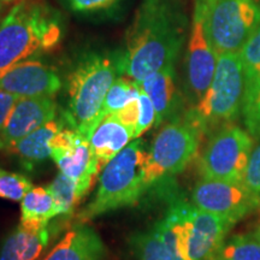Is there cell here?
I'll return each instance as SVG.
<instances>
[{
  "instance_id": "obj_32",
  "label": "cell",
  "mask_w": 260,
  "mask_h": 260,
  "mask_svg": "<svg viewBox=\"0 0 260 260\" xmlns=\"http://www.w3.org/2000/svg\"><path fill=\"white\" fill-rule=\"evenodd\" d=\"M17 99L18 96L0 89V134H2L3 129H4L6 122H8L10 113L14 109Z\"/></svg>"
},
{
  "instance_id": "obj_18",
  "label": "cell",
  "mask_w": 260,
  "mask_h": 260,
  "mask_svg": "<svg viewBox=\"0 0 260 260\" xmlns=\"http://www.w3.org/2000/svg\"><path fill=\"white\" fill-rule=\"evenodd\" d=\"M128 242L138 260H183L176 234L165 218L147 230L132 234Z\"/></svg>"
},
{
  "instance_id": "obj_34",
  "label": "cell",
  "mask_w": 260,
  "mask_h": 260,
  "mask_svg": "<svg viewBox=\"0 0 260 260\" xmlns=\"http://www.w3.org/2000/svg\"><path fill=\"white\" fill-rule=\"evenodd\" d=\"M0 2H2V3H11V2H14V0H0Z\"/></svg>"
},
{
  "instance_id": "obj_7",
  "label": "cell",
  "mask_w": 260,
  "mask_h": 260,
  "mask_svg": "<svg viewBox=\"0 0 260 260\" xmlns=\"http://www.w3.org/2000/svg\"><path fill=\"white\" fill-rule=\"evenodd\" d=\"M260 23V0H205V31L217 57L239 53Z\"/></svg>"
},
{
  "instance_id": "obj_33",
  "label": "cell",
  "mask_w": 260,
  "mask_h": 260,
  "mask_svg": "<svg viewBox=\"0 0 260 260\" xmlns=\"http://www.w3.org/2000/svg\"><path fill=\"white\" fill-rule=\"evenodd\" d=\"M252 234H253V235H254V236L256 237V239H258L259 241H260V225H259L258 228H256V229H255L254 232H253Z\"/></svg>"
},
{
  "instance_id": "obj_19",
  "label": "cell",
  "mask_w": 260,
  "mask_h": 260,
  "mask_svg": "<svg viewBox=\"0 0 260 260\" xmlns=\"http://www.w3.org/2000/svg\"><path fill=\"white\" fill-rule=\"evenodd\" d=\"M67 125L69 124H68L63 112H60L59 117H56L52 121L47 122L46 124L31 132L30 134L16 141L14 145L6 149V152L16 155L24 169L31 170L35 165L51 158V149L48 142L60 129Z\"/></svg>"
},
{
  "instance_id": "obj_23",
  "label": "cell",
  "mask_w": 260,
  "mask_h": 260,
  "mask_svg": "<svg viewBox=\"0 0 260 260\" xmlns=\"http://www.w3.org/2000/svg\"><path fill=\"white\" fill-rule=\"evenodd\" d=\"M47 188L56 200L59 216H73L75 209L83 198L76 182L65 176L63 172H59Z\"/></svg>"
},
{
  "instance_id": "obj_12",
  "label": "cell",
  "mask_w": 260,
  "mask_h": 260,
  "mask_svg": "<svg viewBox=\"0 0 260 260\" xmlns=\"http://www.w3.org/2000/svg\"><path fill=\"white\" fill-rule=\"evenodd\" d=\"M60 88L56 69L38 59L18 61L0 74V89L18 98H53Z\"/></svg>"
},
{
  "instance_id": "obj_25",
  "label": "cell",
  "mask_w": 260,
  "mask_h": 260,
  "mask_svg": "<svg viewBox=\"0 0 260 260\" xmlns=\"http://www.w3.org/2000/svg\"><path fill=\"white\" fill-rule=\"evenodd\" d=\"M140 87L136 81L130 77H117V80L110 87L109 92L106 94L105 102L103 105L104 117L117 111L124 107L129 102L139 96Z\"/></svg>"
},
{
  "instance_id": "obj_6",
  "label": "cell",
  "mask_w": 260,
  "mask_h": 260,
  "mask_svg": "<svg viewBox=\"0 0 260 260\" xmlns=\"http://www.w3.org/2000/svg\"><path fill=\"white\" fill-rule=\"evenodd\" d=\"M164 218L176 234L183 260H213L236 223L178 199Z\"/></svg>"
},
{
  "instance_id": "obj_20",
  "label": "cell",
  "mask_w": 260,
  "mask_h": 260,
  "mask_svg": "<svg viewBox=\"0 0 260 260\" xmlns=\"http://www.w3.org/2000/svg\"><path fill=\"white\" fill-rule=\"evenodd\" d=\"M134 139V130L123 124L115 115H107L89 135V144L102 167L112 160Z\"/></svg>"
},
{
  "instance_id": "obj_35",
  "label": "cell",
  "mask_w": 260,
  "mask_h": 260,
  "mask_svg": "<svg viewBox=\"0 0 260 260\" xmlns=\"http://www.w3.org/2000/svg\"><path fill=\"white\" fill-rule=\"evenodd\" d=\"M0 3H2V2H0Z\"/></svg>"
},
{
  "instance_id": "obj_29",
  "label": "cell",
  "mask_w": 260,
  "mask_h": 260,
  "mask_svg": "<svg viewBox=\"0 0 260 260\" xmlns=\"http://www.w3.org/2000/svg\"><path fill=\"white\" fill-rule=\"evenodd\" d=\"M243 184L254 193L260 194V138L249 154Z\"/></svg>"
},
{
  "instance_id": "obj_11",
  "label": "cell",
  "mask_w": 260,
  "mask_h": 260,
  "mask_svg": "<svg viewBox=\"0 0 260 260\" xmlns=\"http://www.w3.org/2000/svg\"><path fill=\"white\" fill-rule=\"evenodd\" d=\"M191 203L198 209L237 222L260 206V194L242 182L201 178L191 190Z\"/></svg>"
},
{
  "instance_id": "obj_1",
  "label": "cell",
  "mask_w": 260,
  "mask_h": 260,
  "mask_svg": "<svg viewBox=\"0 0 260 260\" xmlns=\"http://www.w3.org/2000/svg\"><path fill=\"white\" fill-rule=\"evenodd\" d=\"M183 0H142L119 54L122 74L141 82L151 74L175 67L187 37Z\"/></svg>"
},
{
  "instance_id": "obj_2",
  "label": "cell",
  "mask_w": 260,
  "mask_h": 260,
  "mask_svg": "<svg viewBox=\"0 0 260 260\" xmlns=\"http://www.w3.org/2000/svg\"><path fill=\"white\" fill-rule=\"evenodd\" d=\"M119 69V56L88 52L75 64L68 77V109L63 112L68 124L89 138L102 119L103 105Z\"/></svg>"
},
{
  "instance_id": "obj_10",
  "label": "cell",
  "mask_w": 260,
  "mask_h": 260,
  "mask_svg": "<svg viewBox=\"0 0 260 260\" xmlns=\"http://www.w3.org/2000/svg\"><path fill=\"white\" fill-rule=\"evenodd\" d=\"M216 68L217 54L205 31V0H195L184 59V90L190 107L197 105L210 88Z\"/></svg>"
},
{
  "instance_id": "obj_3",
  "label": "cell",
  "mask_w": 260,
  "mask_h": 260,
  "mask_svg": "<svg viewBox=\"0 0 260 260\" xmlns=\"http://www.w3.org/2000/svg\"><path fill=\"white\" fill-rule=\"evenodd\" d=\"M148 152L142 140H135L104 167L93 200L76 216L84 224L107 212L138 204L148 190L145 168Z\"/></svg>"
},
{
  "instance_id": "obj_9",
  "label": "cell",
  "mask_w": 260,
  "mask_h": 260,
  "mask_svg": "<svg viewBox=\"0 0 260 260\" xmlns=\"http://www.w3.org/2000/svg\"><path fill=\"white\" fill-rule=\"evenodd\" d=\"M253 148L252 135L235 124L210 135L201 152L199 170L203 178L242 182Z\"/></svg>"
},
{
  "instance_id": "obj_26",
  "label": "cell",
  "mask_w": 260,
  "mask_h": 260,
  "mask_svg": "<svg viewBox=\"0 0 260 260\" xmlns=\"http://www.w3.org/2000/svg\"><path fill=\"white\" fill-rule=\"evenodd\" d=\"M31 187L27 176L0 168V199L21 201Z\"/></svg>"
},
{
  "instance_id": "obj_8",
  "label": "cell",
  "mask_w": 260,
  "mask_h": 260,
  "mask_svg": "<svg viewBox=\"0 0 260 260\" xmlns=\"http://www.w3.org/2000/svg\"><path fill=\"white\" fill-rule=\"evenodd\" d=\"M201 135L186 116L168 122L148 151L145 180L148 189L158 182L183 171L198 153Z\"/></svg>"
},
{
  "instance_id": "obj_17",
  "label": "cell",
  "mask_w": 260,
  "mask_h": 260,
  "mask_svg": "<svg viewBox=\"0 0 260 260\" xmlns=\"http://www.w3.org/2000/svg\"><path fill=\"white\" fill-rule=\"evenodd\" d=\"M107 248L95 229L76 223L42 260H105Z\"/></svg>"
},
{
  "instance_id": "obj_21",
  "label": "cell",
  "mask_w": 260,
  "mask_h": 260,
  "mask_svg": "<svg viewBox=\"0 0 260 260\" xmlns=\"http://www.w3.org/2000/svg\"><path fill=\"white\" fill-rule=\"evenodd\" d=\"M59 216L56 200L48 188H30L21 200V220L50 222Z\"/></svg>"
},
{
  "instance_id": "obj_24",
  "label": "cell",
  "mask_w": 260,
  "mask_h": 260,
  "mask_svg": "<svg viewBox=\"0 0 260 260\" xmlns=\"http://www.w3.org/2000/svg\"><path fill=\"white\" fill-rule=\"evenodd\" d=\"M213 260H260V241L253 234L233 236L224 241Z\"/></svg>"
},
{
  "instance_id": "obj_4",
  "label": "cell",
  "mask_w": 260,
  "mask_h": 260,
  "mask_svg": "<svg viewBox=\"0 0 260 260\" xmlns=\"http://www.w3.org/2000/svg\"><path fill=\"white\" fill-rule=\"evenodd\" d=\"M59 18L47 6L21 2L0 22V74L59 42Z\"/></svg>"
},
{
  "instance_id": "obj_13",
  "label": "cell",
  "mask_w": 260,
  "mask_h": 260,
  "mask_svg": "<svg viewBox=\"0 0 260 260\" xmlns=\"http://www.w3.org/2000/svg\"><path fill=\"white\" fill-rule=\"evenodd\" d=\"M57 111L53 98H18L0 134V151L56 118Z\"/></svg>"
},
{
  "instance_id": "obj_15",
  "label": "cell",
  "mask_w": 260,
  "mask_h": 260,
  "mask_svg": "<svg viewBox=\"0 0 260 260\" xmlns=\"http://www.w3.org/2000/svg\"><path fill=\"white\" fill-rule=\"evenodd\" d=\"M54 226L42 220H21L0 242V260H39L50 245Z\"/></svg>"
},
{
  "instance_id": "obj_28",
  "label": "cell",
  "mask_w": 260,
  "mask_h": 260,
  "mask_svg": "<svg viewBox=\"0 0 260 260\" xmlns=\"http://www.w3.org/2000/svg\"><path fill=\"white\" fill-rule=\"evenodd\" d=\"M154 123H155V110H154L153 103L151 102V99H149V96L146 94L145 90L140 88L139 121L135 129L134 139H138L141 135H144L152 125H154Z\"/></svg>"
},
{
  "instance_id": "obj_27",
  "label": "cell",
  "mask_w": 260,
  "mask_h": 260,
  "mask_svg": "<svg viewBox=\"0 0 260 260\" xmlns=\"http://www.w3.org/2000/svg\"><path fill=\"white\" fill-rule=\"evenodd\" d=\"M241 115L247 132L252 138H260V83L242 103Z\"/></svg>"
},
{
  "instance_id": "obj_30",
  "label": "cell",
  "mask_w": 260,
  "mask_h": 260,
  "mask_svg": "<svg viewBox=\"0 0 260 260\" xmlns=\"http://www.w3.org/2000/svg\"><path fill=\"white\" fill-rule=\"evenodd\" d=\"M118 3L119 0H65V4L71 11L82 15L103 12L112 9Z\"/></svg>"
},
{
  "instance_id": "obj_16",
  "label": "cell",
  "mask_w": 260,
  "mask_h": 260,
  "mask_svg": "<svg viewBox=\"0 0 260 260\" xmlns=\"http://www.w3.org/2000/svg\"><path fill=\"white\" fill-rule=\"evenodd\" d=\"M51 158L60 172L76 182L83 197L90 189L102 169V164L90 147L89 140L82 134L70 148L51 152Z\"/></svg>"
},
{
  "instance_id": "obj_22",
  "label": "cell",
  "mask_w": 260,
  "mask_h": 260,
  "mask_svg": "<svg viewBox=\"0 0 260 260\" xmlns=\"http://www.w3.org/2000/svg\"><path fill=\"white\" fill-rule=\"evenodd\" d=\"M239 53L243 68V79H245V92H243V100H245L260 83V23Z\"/></svg>"
},
{
  "instance_id": "obj_5",
  "label": "cell",
  "mask_w": 260,
  "mask_h": 260,
  "mask_svg": "<svg viewBox=\"0 0 260 260\" xmlns=\"http://www.w3.org/2000/svg\"><path fill=\"white\" fill-rule=\"evenodd\" d=\"M245 79L240 53L217 57L212 83L197 105L189 107L184 116L199 130L201 138L232 125L242 111Z\"/></svg>"
},
{
  "instance_id": "obj_31",
  "label": "cell",
  "mask_w": 260,
  "mask_h": 260,
  "mask_svg": "<svg viewBox=\"0 0 260 260\" xmlns=\"http://www.w3.org/2000/svg\"><path fill=\"white\" fill-rule=\"evenodd\" d=\"M111 115H115V117L119 122H122L123 124L134 130L135 134V129L139 121V96L133 99L132 102H129L119 111H117L116 113H111Z\"/></svg>"
},
{
  "instance_id": "obj_14",
  "label": "cell",
  "mask_w": 260,
  "mask_h": 260,
  "mask_svg": "<svg viewBox=\"0 0 260 260\" xmlns=\"http://www.w3.org/2000/svg\"><path fill=\"white\" fill-rule=\"evenodd\" d=\"M153 103L155 110V126L183 117L184 98L177 83L175 67L159 70L138 82Z\"/></svg>"
}]
</instances>
